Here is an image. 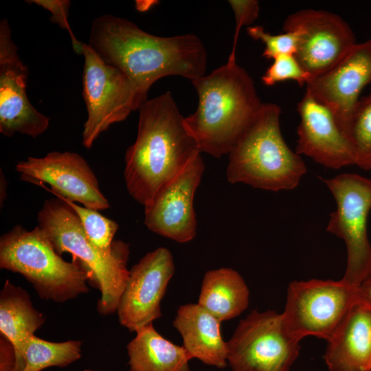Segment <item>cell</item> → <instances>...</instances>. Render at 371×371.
<instances>
[{
	"instance_id": "8fae6325",
	"label": "cell",
	"mask_w": 371,
	"mask_h": 371,
	"mask_svg": "<svg viewBox=\"0 0 371 371\" xmlns=\"http://www.w3.org/2000/svg\"><path fill=\"white\" fill-rule=\"evenodd\" d=\"M283 30L299 31L295 56L311 79L330 69L357 43L352 29L341 16L322 10L302 9L291 14Z\"/></svg>"
},
{
	"instance_id": "4fadbf2b",
	"label": "cell",
	"mask_w": 371,
	"mask_h": 371,
	"mask_svg": "<svg viewBox=\"0 0 371 371\" xmlns=\"http://www.w3.org/2000/svg\"><path fill=\"white\" fill-rule=\"evenodd\" d=\"M7 19L0 22V132L36 137L48 128L49 118L38 111L26 93L28 69L19 58Z\"/></svg>"
},
{
	"instance_id": "7402d4cb",
	"label": "cell",
	"mask_w": 371,
	"mask_h": 371,
	"mask_svg": "<svg viewBox=\"0 0 371 371\" xmlns=\"http://www.w3.org/2000/svg\"><path fill=\"white\" fill-rule=\"evenodd\" d=\"M44 322L45 317L33 306L27 292L7 280L0 294V332L11 344L14 355Z\"/></svg>"
},
{
	"instance_id": "d4e9b609",
	"label": "cell",
	"mask_w": 371,
	"mask_h": 371,
	"mask_svg": "<svg viewBox=\"0 0 371 371\" xmlns=\"http://www.w3.org/2000/svg\"><path fill=\"white\" fill-rule=\"evenodd\" d=\"M60 199L75 212L91 243L102 252L106 254H112L115 246L113 237L118 229L117 223L104 216L98 210L77 205L68 200Z\"/></svg>"
},
{
	"instance_id": "44dd1931",
	"label": "cell",
	"mask_w": 371,
	"mask_h": 371,
	"mask_svg": "<svg viewBox=\"0 0 371 371\" xmlns=\"http://www.w3.org/2000/svg\"><path fill=\"white\" fill-rule=\"evenodd\" d=\"M249 292L242 276L232 268L205 273L198 304L221 322L231 319L248 306Z\"/></svg>"
},
{
	"instance_id": "83f0119b",
	"label": "cell",
	"mask_w": 371,
	"mask_h": 371,
	"mask_svg": "<svg viewBox=\"0 0 371 371\" xmlns=\"http://www.w3.org/2000/svg\"><path fill=\"white\" fill-rule=\"evenodd\" d=\"M35 3L38 6L48 10L51 12L50 21L57 23L63 29L67 30L72 41L74 49L76 53L82 54L83 43L79 42L74 36L68 23L69 9L70 1L67 0H33L26 1Z\"/></svg>"
},
{
	"instance_id": "f1b7e54d",
	"label": "cell",
	"mask_w": 371,
	"mask_h": 371,
	"mask_svg": "<svg viewBox=\"0 0 371 371\" xmlns=\"http://www.w3.org/2000/svg\"><path fill=\"white\" fill-rule=\"evenodd\" d=\"M235 16L236 27L230 56L236 57V47L241 27L251 25L259 14V2L256 0H229Z\"/></svg>"
},
{
	"instance_id": "2e32d148",
	"label": "cell",
	"mask_w": 371,
	"mask_h": 371,
	"mask_svg": "<svg viewBox=\"0 0 371 371\" xmlns=\"http://www.w3.org/2000/svg\"><path fill=\"white\" fill-rule=\"evenodd\" d=\"M370 82L371 38L357 43L330 69L311 79L306 85V91L332 112L347 137L350 120L360 100V93Z\"/></svg>"
},
{
	"instance_id": "ac0fdd59",
	"label": "cell",
	"mask_w": 371,
	"mask_h": 371,
	"mask_svg": "<svg viewBox=\"0 0 371 371\" xmlns=\"http://www.w3.org/2000/svg\"><path fill=\"white\" fill-rule=\"evenodd\" d=\"M327 341L328 371H371V307L355 302Z\"/></svg>"
},
{
	"instance_id": "4316f807",
	"label": "cell",
	"mask_w": 371,
	"mask_h": 371,
	"mask_svg": "<svg viewBox=\"0 0 371 371\" xmlns=\"http://www.w3.org/2000/svg\"><path fill=\"white\" fill-rule=\"evenodd\" d=\"M266 86L286 80H293L300 86L306 85L311 76L300 64L294 54L280 55L273 60L261 78Z\"/></svg>"
},
{
	"instance_id": "ffe728a7",
	"label": "cell",
	"mask_w": 371,
	"mask_h": 371,
	"mask_svg": "<svg viewBox=\"0 0 371 371\" xmlns=\"http://www.w3.org/2000/svg\"><path fill=\"white\" fill-rule=\"evenodd\" d=\"M135 332L127 346L131 371H190L186 349L162 337L153 323Z\"/></svg>"
},
{
	"instance_id": "8992f818",
	"label": "cell",
	"mask_w": 371,
	"mask_h": 371,
	"mask_svg": "<svg viewBox=\"0 0 371 371\" xmlns=\"http://www.w3.org/2000/svg\"><path fill=\"white\" fill-rule=\"evenodd\" d=\"M0 267L21 274L40 297L65 302L87 293L88 272L77 261L64 260L38 226H14L0 238Z\"/></svg>"
},
{
	"instance_id": "f546056e",
	"label": "cell",
	"mask_w": 371,
	"mask_h": 371,
	"mask_svg": "<svg viewBox=\"0 0 371 371\" xmlns=\"http://www.w3.org/2000/svg\"><path fill=\"white\" fill-rule=\"evenodd\" d=\"M357 301L371 307V271L357 287Z\"/></svg>"
},
{
	"instance_id": "cb8c5ba5",
	"label": "cell",
	"mask_w": 371,
	"mask_h": 371,
	"mask_svg": "<svg viewBox=\"0 0 371 371\" xmlns=\"http://www.w3.org/2000/svg\"><path fill=\"white\" fill-rule=\"evenodd\" d=\"M347 137L354 154V165L371 170V92L361 98L350 120Z\"/></svg>"
},
{
	"instance_id": "7c38bea8",
	"label": "cell",
	"mask_w": 371,
	"mask_h": 371,
	"mask_svg": "<svg viewBox=\"0 0 371 371\" xmlns=\"http://www.w3.org/2000/svg\"><path fill=\"white\" fill-rule=\"evenodd\" d=\"M20 179L30 183H47L58 198L102 210L109 207L98 179L87 161L74 152L49 153L43 157H29L15 166Z\"/></svg>"
},
{
	"instance_id": "277c9868",
	"label": "cell",
	"mask_w": 371,
	"mask_h": 371,
	"mask_svg": "<svg viewBox=\"0 0 371 371\" xmlns=\"http://www.w3.org/2000/svg\"><path fill=\"white\" fill-rule=\"evenodd\" d=\"M280 107L262 102L229 150L227 179L273 192L292 190L307 172L301 156L284 141Z\"/></svg>"
},
{
	"instance_id": "603a6c76",
	"label": "cell",
	"mask_w": 371,
	"mask_h": 371,
	"mask_svg": "<svg viewBox=\"0 0 371 371\" xmlns=\"http://www.w3.org/2000/svg\"><path fill=\"white\" fill-rule=\"evenodd\" d=\"M82 355V341H48L30 336L19 354L14 351L0 357V371H42L50 367L65 368L78 360Z\"/></svg>"
},
{
	"instance_id": "4dcf8cb0",
	"label": "cell",
	"mask_w": 371,
	"mask_h": 371,
	"mask_svg": "<svg viewBox=\"0 0 371 371\" xmlns=\"http://www.w3.org/2000/svg\"><path fill=\"white\" fill-rule=\"evenodd\" d=\"M84 371H95V370H89V369H86V370H85Z\"/></svg>"
},
{
	"instance_id": "9c48e42d",
	"label": "cell",
	"mask_w": 371,
	"mask_h": 371,
	"mask_svg": "<svg viewBox=\"0 0 371 371\" xmlns=\"http://www.w3.org/2000/svg\"><path fill=\"white\" fill-rule=\"evenodd\" d=\"M300 341L287 330L282 313L254 310L227 342V363L232 371H289Z\"/></svg>"
},
{
	"instance_id": "5bb4252c",
	"label": "cell",
	"mask_w": 371,
	"mask_h": 371,
	"mask_svg": "<svg viewBox=\"0 0 371 371\" xmlns=\"http://www.w3.org/2000/svg\"><path fill=\"white\" fill-rule=\"evenodd\" d=\"M174 273L172 254L165 247L148 252L135 265L116 311L121 325L135 332L159 318L160 302Z\"/></svg>"
},
{
	"instance_id": "484cf974",
	"label": "cell",
	"mask_w": 371,
	"mask_h": 371,
	"mask_svg": "<svg viewBox=\"0 0 371 371\" xmlns=\"http://www.w3.org/2000/svg\"><path fill=\"white\" fill-rule=\"evenodd\" d=\"M248 35L265 45L262 56L273 60L284 54H295L300 40L297 30L284 32L283 34H271L261 25H250L247 28Z\"/></svg>"
},
{
	"instance_id": "e0dca14e",
	"label": "cell",
	"mask_w": 371,
	"mask_h": 371,
	"mask_svg": "<svg viewBox=\"0 0 371 371\" xmlns=\"http://www.w3.org/2000/svg\"><path fill=\"white\" fill-rule=\"evenodd\" d=\"M300 123L297 128V154L337 170L354 165V154L348 138L341 131L332 112L308 91L297 103Z\"/></svg>"
},
{
	"instance_id": "52a82bcc",
	"label": "cell",
	"mask_w": 371,
	"mask_h": 371,
	"mask_svg": "<svg viewBox=\"0 0 371 371\" xmlns=\"http://www.w3.org/2000/svg\"><path fill=\"white\" fill-rule=\"evenodd\" d=\"M337 204L326 231L344 240L347 266L343 280L358 287L371 271V244L367 231L371 210V179L343 173L322 179Z\"/></svg>"
},
{
	"instance_id": "6da1fadb",
	"label": "cell",
	"mask_w": 371,
	"mask_h": 371,
	"mask_svg": "<svg viewBox=\"0 0 371 371\" xmlns=\"http://www.w3.org/2000/svg\"><path fill=\"white\" fill-rule=\"evenodd\" d=\"M88 44L131 79L144 102L161 78L179 76L192 81L205 75L207 52L192 34L158 36L129 20L104 14L93 21Z\"/></svg>"
},
{
	"instance_id": "3957f363",
	"label": "cell",
	"mask_w": 371,
	"mask_h": 371,
	"mask_svg": "<svg viewBox=\"0 0 371 371\" xmlns=\"http://www.w3.org/2000/svg\"><path fill=\"white\" fill-rule=\"evenodd\" d=\"M199 96L196 110L184 117L201 153L216 158L228 154L262 102L249 73L236 57L210 74L191 81Z\"/></svg>"
},
{
	"instance_id": "ba28073f",
	"label": "cell",
	"mask_w": 371,
	"mask_h": 371,
	"mask_svg": "<svg viewBox=\"0 0 371 371\" xmlns=\"http://www.w3.org/2000/svg\"><path fill=\"white\" fill-rule=\"evenodd\" d=\"M82 96L87 119L82 144L91 148L99 135L113 124L124 120L144 103L131 79L106 64L88 43H83Z\"/></svg>"
},
{
	"instance_id": "5b68a950",
	"label": "cell",
	"mask_w": 371,
	"mask_h": 371,
	"mask_svg": "<svg viewBox=\"0 0 371 371\" xmlns=\"http://www.w3.org/2000/svg\"><path fill=\"white\" fill-rule=\"evenodd\" d=\"M38 226L61 256L70 253L88 272L100 291L97 310L102 315L114 313L128 279V245L116 240L113 252L106 254L89 239L72 208L58 198L45 201L37 216ZM89 280V281H90Z\"/></svg>"
},
{
	"instance_id": "d6986e66",
	"label": "cell",
	"mask_w": 371,
	"mask_h": 371,
	"mask_svg": "<svg viewBox=\"0 0 371 371\" xmlns=\"http://www.w3.org/2000/svg\"><path fill=\"white\" fill-rule=\"evenodd\" d=\"M221 322L199 304H187L178 308L173 326L181 334L183 346L192 359L225 368L227 344L221 336Z\"/></svg>"
},
{
	"instance_id": "30bf717a",
	"label": "cell",
	"mask_w": 371,
	"mask_h": 371,
	"mask_svg": "<svg viewBox=\"0 0 371 371\" xmlns=\"http://www.w3.org/2000/svg\"><path fill=\"white\" fill-rule=\"evenodd\" d=\"M357 301V287L343 279L293 281L282 314L287 330L297 339L315 336L328 341Z\"/></svg>"
},
{
	"instance_id": "9a60e30c",
	"label": "cell",
	"mask_w": 371,
	"mask_h": 371,
	"mask_svg": "<svg viewBox=\"0 0 371 371\" xmlns=\"http://www.w3.org/2000/svg\"><path fill=\"white\" fill-rule=\"evenodd\" d=\"M204 168L199 155L157 190L144 206V224L150 231L178 243L194 238L196 220L193 200Z\"/></svg>"
},
{
	"instance_id": "7a4b0ae2",
	"label": "cell",
	"mask_w": 371,
	"mask_h": 371,
	"mask_svg": "<svg viewBox=\"0 0 371 371\" xmlns=\"http://www.w3.org/2000/svg\"><path fill=\"white\" fill-rule=\"evenodd\" d=\"M138 110L137 135L126 150L124 177L130 195L145 206L201 151L170 92L147 100Z\"/></svg>"
}]
</instances>
